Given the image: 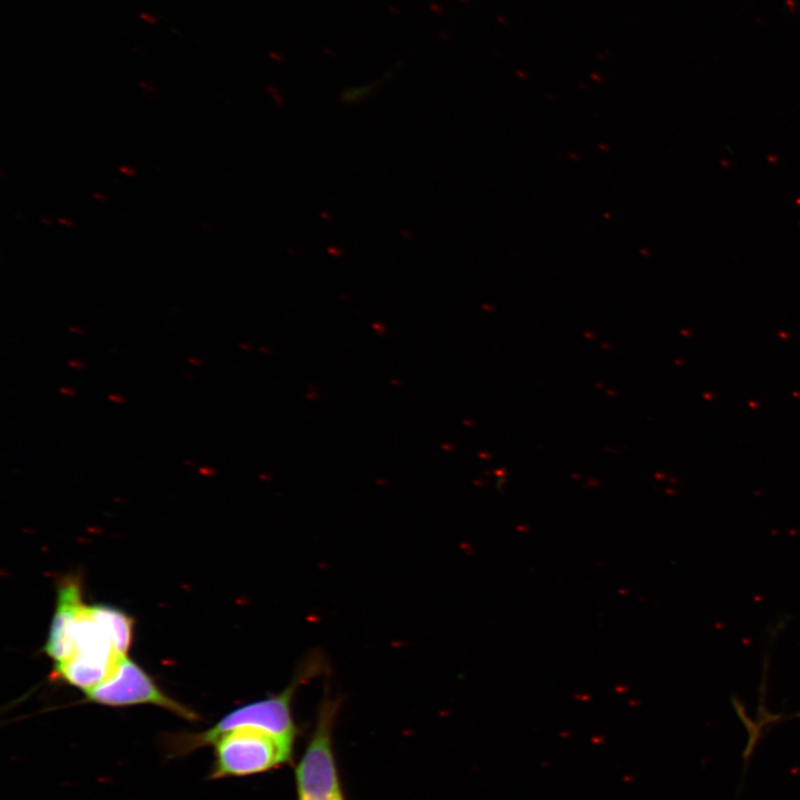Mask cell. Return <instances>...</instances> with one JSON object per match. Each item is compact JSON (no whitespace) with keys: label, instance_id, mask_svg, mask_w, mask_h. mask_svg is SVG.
<instances>
[{"label":"cell","instance_id":"obj_3","mask_svg":"<svg viewBox=\"0 0 800 800\" xmlns=\"http://www.w3.org/2000/svg\"><path fill=\"white\" fill-rule=\"evenodd\" d=\"M88 701L108 707L154 704L189 721L198 720L192 709L167 696L134 661L122 657L109 677L84 692Z\"/></svg>","mask_w":800,"mask_h":800},{"label":"cell","instance_id":"obj_4","mask_svg":"<svg viewBox=\"0 0 800 800\" xmlns=\"http://www.w3.org/2000/svg\"><path fill=\"white\" fill-rule=\"evenodd\" d=\"M83 606L79 579H63L58 588L57 606L44 644V652L54 660V664L66 661L72 653L76 624Z\"/></svg>","mask_w":800,"mask_h":800},{"label":"cell","instance_id":"obj_7","mask_svg":"<svg viewBox=\"0 0 800 800\" xmlns=\"http://www.w3.org/2000/svg\"><path fill=\"white\" fill-rule=\"evenodd\" d=\"M108 399H109L110 401H112V402L118 403V404H121V403H124V402H126V398L122 397V396H120V394H118V393H110V394H108Z\"/></svg>","mask_w":800,"mask_h":800},{"label":"cell","instance_id":"obj_1","mask_svg":"<svg viewBox=\"0 0 800 800\" xmlns=\"http://www.w3.org/2000/svg\"><path fill=\"white\" fill-rule=\"evenodd\" d=\"M317 666L300 669L280 692L268 696L226 713L211 728L200 732H174L162 737V749L168 758L188 756L212 743L221 736L239 729L268 733L294 747L299 732L292 716V699L302 682L313 674Z\"/></svg>","mask_w":800,"mask_h":800},{"label":"cell","instance_id":"obj_8","mask_svg":"<svg viewBox=\"0 0 800 800\" xmlns=\"http://www.w3.org/2000/svg\"><path fill=\"white\" fill-rule=\"evenodd\" d=\"M59 390H60V392H61L62 394H64V396H69V397H70V396H74V394H76V390L72 389V388H70V387H62V388H60Z\"/></svg>","mask_w":800,"mask_h":800},{"label":"cell","instance_id":"obj_15","mask_svg":"<svg viewBox=\"0 0 800 800\" xmlns=\"http://www.w3.org/2000/svg\"><path fill=\"white\" fill-rule=\"evenodd\" d=\"M59 221H60V223H62L64 226H69V227L72 226V222L67 219H60Z\"/></svg>","mask_w":800,"mask_h":800},{"label":"cell","instance_id":"obj_12","mask_svg":"<svg viewBox=\"0 0 800 800\" xmlns=\"http://www.w3.org/2000/svg\"><path fill=\"white\" fill-rule=\"evenodd\" d=\"M139 84H140V87H141L142 89H144V90H149V91L153 90L152 84H151V83H148V82H146V81H141Z\"/></svg>","mask_w":800,"mask_h":800},{"label":"cell","instance_id":"obj_5","mask_svg":"<svg viewBox=\"0 0 800 800\" xmlns=\"http://www.w3.org/2000/svg\"><path fill=\"white\" fill-rule=\"evenodd\" d=\"M97 613L107 624L120 656H127L132 642L133 619L122 610L108 604H93Z\"/></svg>","mask_w":800,"mask_h":800},{"label":"cell","instance_id":"obj_11","mask_svg":"<svg viewBox=\"0 0 800 800\" xmlns=\"http://www.w3.org/2000/svg\"><path fill=\"white\" fill-rule=\"evenodd\" d=\"M120 171L127 176H134V170L128 166L120 167Z\"/></svg>","mask_w":800,"mask_h":800},{"label":"cell","instance_id":"obj_2","mask_svg":"<svg viewBox=\"0 0 800 800\" xmlns=\"http://www.w3.org/2000/svg\"><path fill=\"white\" fill-rule=\"evenodd\" d=\"M209 780L242 778L264 773L291 763L294 747L261 731L239 729L213 743Z\"/></svg>","mask_w":800,"mask_h":800},{"label":"cell","instance_id":"obj_16","mask_svg":"<svg viewBox=\"0 0 800 800\" xmlns=\"http://www.w3.org/2000/svg\"><path fill=\"white\" fill-rule=\"evenodd\" d=\"M184 464L193 466L194 463H192V461H190V460H186V461H184Z\"/></svg>","mask_w":800,"mask_h":800},{"label":"cell","instance_id":"obj_13","mask_svg":"<svg viewBox=\"0 0 800 800\" xmlns=\"http://www.w3.org/2000/svg\"><path fill=\"white\" fill-rule=\"evenodd\" d=\"M188 361L194 366H202V360L198 358H189Z\"/></svg>","mask_w":800,"mask_h":800},{"label":"cell","instance_id":"obj_9","mask_svg":"<svg viewBox=\"0 0 800 800\" xmlns=\"http://www.w3.org/2000/svg\"><path fill=\"white\" fill-rule=\"evenodd\" d=\"M68 364L74 369H82L84 364L78 360L71 359L68 361Z\"/></svg>","mask_w":800,"mask_h":800},{"label":"cell","instance_id":"obj_10","mask_svg":"<svg viewBox=\"0 0 800 800\" xmlns=\"http://www.w3.org/2000/svg\"><path fill=\"white\" fill-rule=\"evenodd\" d=\"M199 473L210 476V474L214 473V470L209 467L203 466L199 469Z\"/></svg>","mask_w":800,"mask_h":800},{"label":"cell","instance_id":"obj_14","mask_svg":"<svg viewBox=\"0 0 800 800\" xmlns=\"http://www.w3.org/2000/svg\"><path fill=\"white\" fill-rule=\"evenodd\" d=\"M69 329H70V331H71V332H74V333H78V334H81V333H82V330H81V328H78V327H70Z\"/></svg>","mask_w":800,"mask_h":800},{"label":"cell","instance_id":"obj_6","mask_svg":"<svg viewBox=\"0 0 800 800\" xmlns=\"http://www.w3.org/2000/svg\"><path fill=\"white\" fill-rule=\"evenodd\" d=\"M139 18L147 24L154 26L158 23L159 19L156 14L149 11H140Z\"/></svg>","mask_w":800,"mask_h":800}]
</instances>
